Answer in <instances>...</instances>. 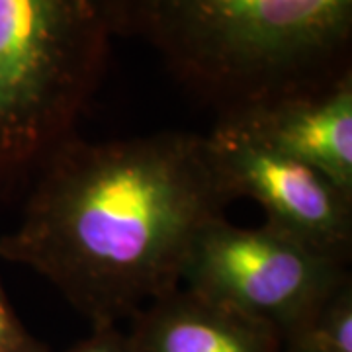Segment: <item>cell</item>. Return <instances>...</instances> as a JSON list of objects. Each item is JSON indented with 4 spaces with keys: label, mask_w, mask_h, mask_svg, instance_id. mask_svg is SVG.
I'll use <instances>...</instances> for the list:
<instances>
[{
    "label": "cell",
    "mask_w": 352,
    "mask_h": 352,
    "mask_svg": "<svg viewBox=\"0 0 352 352\" xmlns=\"http://www.w3.org/2000/svg\"><path fill=\"white\" fill-rule=\"evenodd\" d=\"M208 139L227 194L251 198L266 223L349 264L352 249V196L327 176L266 141L235 118L219 120Z\"/></svg>",
    "instance_id": "obj_5"
},
{
    "label": "cell",
    "mask_w": 352,
    "mask_h": 352,
    "mask_svg": "<svg viewBox=\"0 0 352 352\" xmlns=\"http://www.w3.org/2000/svg\"><path fill=\"white\" fill-rule=\"evenodd\" d=\"M129 337L135 352H282L284 346L270 327L180 286L145 305Z\"/></svg>",
    "instance_id": "obj_7"
},
{
    "label": "cell",
    "mask_w": 352,
    "mask_h": 352,
    "mask_svg": "<svg viewBox=\"0 0 352 352\" xmlns=\"http://www.w3.org/2000/svg\"><path fill=\"white\" fill-rule=\"evenodd\" d=\"M282 352H314V351L303 349V346H300V344H284V346H282Z\"/></svg>",
    "instance_id": "obj_11"
},
{
    "label": "cell",
    "mask_w": 352,
    "mask_h": 352,
    "mask_svg": "<svg viewBox=\"0 0 352 352\" xmlns=\"http://www.w3.org/2000/svg\"><path fill=\"white\" fill-rule=\"evenodd\" d=\"M122 34L124 0H0V182L75 138Z\"/></svg>",
    "instance_id": "obj_3"
},
{
    "label": "cell",
    "mask_w": 352,
    "mask_h": 352,
    "mask_svg": "<svg viewBox=\"0 0 352 352\" xmlns=\"http://www.w3.org/2000/svg\"><path fill=\"white\" fill-rule=\"evenodd\" d=\"M352 196V71L325 85L223 112Z\"/></svg>",
    "instance_id": "obj_6"
},
{
    "label": "cell",
    "mask_w": 352,
    "mask_h": 352,
    "mask_svg": "<svg viewBox=\"0 0 352 352\" xmlns=\"http://www.w3.org/2000/svg\"><path fill=\"white\" fill-rule=\"evenodd\" d=\"M124 20L223 112L351 69L352 0H124Z\"/></svg>",
    "instance_id": "obj_2"
},
{
    "label": "cell",
    "mask_w": 352,
    "mask_h": 352,
    "mask_svg": "<svg viewBox=\"0 0 352 352\" xmlns=\"http://www.w3.org/2000/svg\"><path fill=\"white\" fill-rule=\"evenodd\" d=\"M346 264L276 227L231 226L223 217L196 235L180 284L292 340L342 280Z\"/></svg>",
    "instance_id": "obj_4"
},
{
    "label": "cell",
    "mask_w": 352,
    "mask_h": 352,
    "mask_svg": "<svg viewBox=\"0 0 352 352\" xmlns=\"http://www.w3.org/2000/svg\"><path fill=\"white\" fill-rule=\"evenodd\" d=\"M0 352H50L20 321L0 282Z\"/></svg>",
    "instance_id": "obj_9"
},
{
    "label": "cell",
    "mask_w": 352,
    "mask_h": 352,
    "mask_svg": "<svg viewBox=\"0 0 352 352\" xmlns=\"http://www.w3.org/2000/svg\"><path fill=\"white\" fill-rule=\"evenodd\" d=\"M286 344H300L314 352H352L351 276L340 282L305 327Z\"/></svg>",
    "instance_id": "obj_8"
},
{
    "label": "cell",
    "mask_w": 352,
    "mask_h": 352,
    "mask_svg": "<svg viewBox=\"0 0 352 352\" xmlns=\"http://www.w3.org/2000/svg\"><path fill=\"white\" fill-rule=\"evenodd\" d=\"M67 352H135L129 333H122L116 325L94 327L92 335L76 342Z\"/></svg>",
    "instance_id": "obj_10"
},
{
    "label": "cell",
    "mask_w": 352,
    "mask_h": 352,
    "mask_svg": "<svg viewBox=\"0 0 352 352\" xmlns=\"http://www.w3.org/2000/svg\"><path fill=\"white\" fill-rule=\"evenodd\" d=\"M231 200L204 135L73 138L39 168L0 256L47 278L94 327L116 325L180 286L196 235Z\"/></svg>",
    "instance_id": "obj_1"
}]
</instances>
